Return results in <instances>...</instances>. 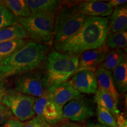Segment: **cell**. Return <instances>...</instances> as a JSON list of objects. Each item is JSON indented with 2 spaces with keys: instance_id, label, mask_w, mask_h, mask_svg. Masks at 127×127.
Listing matches in <instances>:
<instances>
[{
  "instance_id": "6da1fadb",
  "label": "cell",
  "mask_w": 127,
  "mask_h": 127,
  "mask_svg": "<svg viewBox=\"0 0 127 127\" xmlns=\"http://www.w3.org/2000/svg\"><path fill=\"white\" fill-rule=\"evenodd\" d=\"M108 33V18L87 17L76 32L62 43L54 46L61 53L80 55L101 47Z\"/></svg>"
},
{
  "instance_id": "7a4b0ae2",
  "label": "cell",
  "mask_w": 127,
  "mask_h": 127,
  "mask_svg": "<svg viewBox=\"0 0 127 127\" xmlns=\"http://www.w3.org/2000/svg\"><path fill=\"white\" fill-rule=\"evenodd\" d=\"M48 45L27 42L12 56L0 63V79L33 71L47 58Z\"/></svg>"
},
{
  "instance_id": "3957f363",
  "label": "cell",
  "mask_w": 127,
  "mask_h": 127,
  "mask_svg": "<svg viewBox=\"0 0 127 127\" xmlns=\"http://www.w3.org/2000/svg\"><path fill=\"white\" fill-rule=\"evenodd\" d=\"M79 55L61 53L56 50L48 54L43 80L47 91L51 92L64 82H67L78 66Z\"/></svg>"
},
{
  "instance_id": "277c9868",
  "label": "cell",
  "mask_w": 127,
  "mask_h": 127,
  "mask_svg": "<svg viewBox=\"0 0 127 127\" xmlns=\"http://www.w3.org/2000/svg\"><path fill=\"white\" fill-rule=\"evenodd\" d=\"M60 7L55 14L54 46L62 43L75 34L87 17L81 12L78 5L69 3Z\"/></svg>"
},
{
  "instance_id": "5b68a950",
  "label": "cell",
  "mask_w": 127,
  "mask_h": 127,
  "mask_svg": "<svg viewBox=\"0 0 127 127\" xmlns=\"http://www.w3.org/2000/svg\"><path fill=\"white\" fill-rule=\"evenodd\" d=\"M56 12L31 15L26 18L17 17V23L21 25L32 41L40 44L50 42L54 35Z\"/></svg>"
},
{
  "instance_id": "8992f818",
  "label": "cell",
  "mask_w": 127,
  "mask_h": 127,
  "mask_svg": "<svg viewBox=\"0 0 127 127\" xmlns=\"http://www.w3.org/2000/svg\"><path fill=\"white\" fill-rule=\"evenodd\" d=\"M35 99L34 96L23 94L15 90H9L2 100V104L10 109L15 118L24 122L35 115L34 111Z\"/></svg>"
},
{
  "instance_id": "52a82bcc",
  "label": "cell",
  "mask_w": 127,
  "mask_h": 127,
  "mask_svg": "<svg viewBox=\"0 0 127 127\" xmlns=\"http://www.w3.org/2000/svg\"><path fill=\"white\" fill-rule=\"evenodd\" d=\"M15 90L23 94L34 97H40L46 91L43 76L41 72H31L17 76Z\"/></svg>"
},
{
  "instance_id": "ba28073f",
  "label": "cell",
  "mask_w": 127,
  "mask_h": 127,
  "mask_svg": "<svg viewBox=\"0 0 127 127\" xmlns=\"http://www.w3.org/2000/svg\"><path fill=\"white\" fill-rule=\"evenodd\" d=\"M95 114L93 103L84 95L68 102L63 109V118L73 121H84Z\"/></svg>"
},
{
  "instance_id": "9c48e42d",
  "label": "cell",
  "mask_w": 127,
  "mask_h": 127,
  "mask_svg": "<svg viewBox=\"0 0 127 127\" xmlns=\"http://www.w3.org/2000/svg\"><path fill=\"white\" fill-rule=\"evenodd\" d=\"M109 51V48L105 42L98 48L84 52L79 57L78 66L74 74L81 71H89L95 73L96 68L99 67L104 61Z\"/></svg>"
},
{
  "instance_id": "30bf717a",
  "label": "cell",
  "mask_w": 127,
  "mask_h": 127,
  "mask_svg": "<svg viewBox=\"0 0 127 127\" xmlns=\"http://www.w3.org/2000/svg\"><path fill=\"white\" fill-rule=\"evenodd\" d=\"M68 82L80 94H94L98 90L95 73L89 71L76 72Z\"/></svg>"
},
{
  "instance_id": "8fae6325",
  "label": "cell",
  "mask_w": 127,
  "mask_h": 127,
  "mask_svg": "<svg viewBox=\"0 0 127 127\" xmlns=\"http://www.w3.org/2000/svg\"><path fill=\"white\" fill-rule=\"evenodd\" d=\"M78 8L85 16L93 17H107L111 15L114 11L108 2L93 0L80 3Z\"/></svg>"
},
{
  "instance_id": "7c38bea8",
  "label": "cell",
  "mask_w": 127,
  "mask_h": 127,
  "mask_svg": "<svg viewBox=\"0 0 127 127\" xmlns=\"http://www.w3.org/2000/svg\"><path fill=\"white\" fill-rule=\"evenodd\" d=\"M80 95L81 94L71 86L68 82H64L53 91L50 92L51 99L62 108L69 101L78 98Z\"/></svg>"
},
{
  "instance_id": "4fadbf2b",
  "label": "cell",
  "mask_w": 127,
  "mask_h": 127,
  "mask_svg": "<svg viewBox=\"0 0 127 127\" xmlns=\"http://www.w3.org/2000/svg\"><path fill=\"white\" fill-rule=\"evenodd\" d=\"M95 75L97 82L98 89L107 92L112 96L115 101L118 102L119 93L114 85L111 71L100 65L95 71Z\"/></svg>"
},
{
  "instance_id": "5bb4252c",
  "label": "cell",
  "mask_w": 127,
  "mask_h": 127,
  "mask_svg": "<svg viewBox=\"0 0 127 127\" xmlns=\"http://www.w3.org/2000/svg\"><path fill=\"white\" fill-rule=\"evenodd\" d=\"M127 6L125 4L115 8L111 14L108 34L127 31Z\"/></svg>"
},
{
  "instance_id": "9a60e30c",
  "label": "cell",
  "mask_w": 127,
  "mask_h": 127,
  "mask_svg": "<svg viewBox=\"0 0 127 127\" xmlns=\"http://www.w3.org/2000/svg\"><path fill=\"white\" fill-rule=\"evenodd\" d=\"M63 109L51 99L49 96L42 111L41 118L50 126H55L63 120Z\"/></svg>"
},
{
  "instance_id": "2e32d148",
  "label": "cell",
  "mask_w": 127,
  "mask_h": 127,
  "mask_svg": "<svg viewBox=\"0 0 127 127\" xmlns=\"http://www.w3.org/2000/svg\"><path fill=\"white\" fill-rule=\"evenodd\" d=\"M31 15L56 12L61 4L58 0H25Z\"/></svg>"
},
{
  "instance_id": "e0dca14e",
  "label": "cell",
  "mask_w": 127,
  "mask_h": 127,
  "mask_svg": "<svg viewBox=\"0 0 127 127\" xmlns=\"http://www.w3.org/2000/svg\"><path fill=\"white\" fill-rule=\"evenodd\" d=\"M112 79L117 91L124 94L127 90V60L124 58L121 63L112 71Z\"/></svg>"
},
{
  "instance_id": "ac0fdd59",
  "label": "cell",
  "mask_w": 127,
  "mask_h": 127,
  "mask_svg": "<svg viewBox=\"0 0 127 127\" xmlns=\"http://www.w3.org/2000/svg\"><path fill=\"white\" fill-rule=\"evenodd\" d=\"M94 101L97 105L104 108L113 115H117L120 113L118 108V102L112 98L110 94L103 90L98 89L95 94Z\"/></svg>"
},
{
  "instance_id": "d6986e66",
  "label": "cell",
  "mask_w": 127,
  "mask_h": 127,
  "mask_svg": "<svg viewBox=\"0 0 127 127\" xmlns=\"http://www.w3.org/2000/svg\"><path fill=\"white\" fill-rule=\"evenodd\" d=\"M27 42L26 39H20L0 42V63L12 56Z\"/></svg>"
},
{
  "instance_id": "ffe728a7",
  "label": "cell",
  "mask_w": 127,
  "mask_h": 127,
  "mask_svg": "<svg viewBox=\"0 0 127 127\" xmlns=\"http://www.w3.org/2000/svg\"><path fill=\"white\" fill-rule=\"evenodd\" d=\"M27 38V33L24 28L18 23L0 30V42Z\"/></svg>"
},
{
  "instance_id": "44dd1931",
  "label": "cell",
  "mask_w": 127,
  "mask_h": 127,
  "mask_svg": "<svg viewBox=\"0 0 127 127\" xmlns=\"http://www.w3.org/2000/svg\"><path fill=\"white\" fill-rule=\"evenodd\" d=\"M3 3L16 17L26 18L31 15L25 0H5Z\"/></svg>"
},
{
  "instance_id": "7402d4cb",
  "label": "cell",
  "mask_w": 127,
  "mask_h": 127,
  "mask_svg": "<svg viewBox=\"0 0 127 127\" xmlns=\"http://www.w3.org/2000/svg\"><path fill=\"white\" fill-rule=\"evenodd\" d=\"M126 57V54L121 50L115 49L109 51L105 59L101 65L107 70L113 71Z\"/></svg>"
},
{
  "instance_id": "603a6c76",
  "label": "cell",
  "mask_w": 127,
  "mask_h": 127,
  "mask_svg": "<svg viewBox=\"0 0 127 127\" xmlns=\"http://www.w3.org/2000/svg\"><path fill=\"white\" fill-rule=\"evenodd\" d=\"M105 44L108 47L112 50L115 49H125L127 47V31L118 32L114 34H108Z\"/></svg>"
},
{
  "instance_id": "cb8c5ba5",
  "label": "cell",
  "mask_w": 127,
  "mask_h": 127,
  "mask_svg": "<svg viewBox=\"0 0 127 127\" xmlns=\"http://www.w3.org/2000/svg\"><path fill=\"white\" fill-rule=\"evenodd\" d=\"M96 115L99 123L107 127H116L117 123L114 115L104 108L97 105Z\"/></svg>"
},
{
  "instance_id": "d4e9b609",
  "label": "cell",
  "mask_w": 127,
  "mask_h": 127,
  "mask_svg": "<svg viewBox=\"0 0 127 127\" xmlns=\"http://www.w3.org/2000/svg\"><path fill=\"white\" fill-rule=\"evenodd\" d=\"M17 24V17L11 11L9 13L0 16V30L12 26Z\"/></svg>"
},
{
  "instance_id": "484cf974",
  "label": "cell",
  "mask_w": 127,
  "mask_h": 127,
  "mask_svg": "<svg viewBox=\"0 0 127 127\" xmlns=\"http://www.w3.org/2000/svg\"><path fill=\"white\" fill-rule=\"evenodd\" d=\"M13 118L14 117L10 109L4 104L0 105V125L6 121Z\"/></svg>"
},
{
  "instance_id": "4316f807",
  "label": "cell",
  "mask_w": 127,
  "mask_h": 127,
  "mask_svg": "<svg viewBox=\"0 0 127 127\" xmlns=\"http://www.w3.org/2000/svg\"><path fill=\"white\" fill-rule=\"evenodd\" d=\"M49 125L43 119L38 117H35L25 123L23 127H45Z\"/></svg>"
},
{
  "instance_id": "83f0119b",
  "label": "cell",
  "mask_w": 127,
  "mask_h": 127,
  "mask_svg": "<svg viewBox=\"0 0 127 127\" xmlns=\"http://www.w3.org/2000/svg\"><path fill=\"white\" fill-rule=\"evenodd\" d=\"M25 123L21 122L17 118H13L6 121L4 123L0 125V127H23Z\"/></svg>"
},
{
  "instance_id": "f1b7e54d",
  "label": "cell",
  "mask_w": 127,
  "mask_h": 127,
  "mask_svg": "<svg viewBox=\"0 0 127 127\" xmlns=\"http://www.w3.org/2000/svg\"><path fill=\"white\" fill-rule=\"evenodd\" d=\"M8 91L5 79H0V105L2 104V100Z\"/></svg>"
},
{
  "instance_id": "f546056e",
  "label": "cell",
  "mask_w": 127,
  "mask_h": 127,
  "mask_svg": "<svg viewBox=\"0 0 127 127\" xmlns=\"http://www.w3.org/2000/svg\"><path fill=\"white\" fill-rule=\"evenodd\" d=\"M117 127H127V120L123 113H120L116 115Z\"/></svg>"
},
{
  "instance_id": "4dcf8cb0",
  "label": "cell",
  "mask_w": 127,
  "mask_h": 127,
  "mask_svg": "<svg viewBox=\"0 0 127 127\" xmlns=\"http://www.w3.org/2000/svg\"><path fill=\"white\" fill-rule=\"evenodd\" d=\"M127 2V0H111L109 1L108 3L111 5V7L113 8H117L123 5L126 4Z\"/></svg>"
},
{
  "instance_id": "1f68e13d",
  "label": "cell",
  "mask_w": 127,
  "mask_h": 127,
  "mask_svg": "<svg viewBox=\"0 0 127 127\" xmlns=\"http://www.w3.org/2000/svg\"><path fill=\"white\" fill-rule=\"evenodd\" d=\"M10 12L11 11L8 8H7L6 6L4 4L3 1H1V2L0 3V16L7 14Z\"/></svg>"
},
{
  "instance_id": "d6a6232c",
  "label": "cell",
  "mask_w": 127,
  "mask_h": 127,
  "mask_svg": "<svg viewBox=\"0 0 127 127\" xmlns=\"http://www.w3.org/2000/svg\"><path fill=\"white\" fill-rule=\"evenodd\" d=\"M87 127H107L104 126L99 123H91L87 125Z\"/></svg>"
},
{
  "instance_id": "836d02e7",
  "label": "cell",
  "mask_w": 127,
  "mask_h": 127,
  "mask_svg": "<svg viewBox=\"0 0 127 127\" xmlns=\"http://www.w3.org/2000/svg\"><path fill=\"white\" fill-rule=\"evenodd\" d=\"M59 127H79L76 124H63Z\"/></svg>"
},
{
  "instance_id": "e575fe53",
  "label": "cell",
  "mask_w": 127,
  "mask_h": 127,
  "mask_svg": "<svg viewBox=\"0 0 127 127\" xmlns=\"http://www.w3.org/2000/svg\"><path fill=\"white\" fill-rule=\"evenodd\" d=\"M45 127H51V126H50V125H47V126H46Z\"/></svg>"
},
{
  "instance_id": "d590c367",
  "label": "cell",
  "mask_w": 127,
  "mask_h": 127,
  "mask_svg": "<svg viewBox=\"0 0 127 127\" xmlns=\"http://www.w3.org/2000/svg\"><path fill=\"white\" fill-rule=\"evenodd\" d=\"M1 1H0V3H1Z\"/></svg>"
},
{
  "instance_id": "8d00e7d4",
  "label": "cell",
  "mask_w": 127,
  "mask_h": 127,
  "mask_svg": "<svg viewBox=\"0 0 127 127\" xmlns=\"http://www.w3.org/2000/svg\"></svg>"
}]
</instances>
